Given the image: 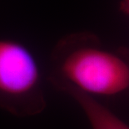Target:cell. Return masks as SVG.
Segmentation results:
<instances>
[{"mask_svg":"<svg viewBox=\"0 0 129 129\" xmlns=\"http://www.w3.org/2000/svg\"><path fill=\"white\" fill-rule=\"evenodd\" d=\"M60 91L72 97L82 108L92 129H129V125L95 97L70 87H64Z\"/></svg>","mask_w":129,"mask_h":129,"instance_id":"3","label":"cell"},{"mask_svg":"<svg viewBox=\"0 0 129 129\" xmlns=\"http://www.w3.org/2000/svg\"><path fill=\"white\" fill-rule=\"evenodd\" d=\"M42 72L33 52L19 41L0 39V109L18 117L46 109Z\"/></svg>","mask_w":129,"mask_h":129,"instance_id":"2","label":"cell"},{"mask_svg":"<svg viewBox=\"0 0 129 129\" xmlns=\"http://www.w3.org/2000/svg\"><path fill=\"white\" fill-rule=\"evenodd\" d=\"M48 81L58 90L70 87L93 97H112L129 87V66L103 48L96 35L76 33L54 46Z\"/></svg>","mask_w":129,"mask_h":129,"instance_id":"1","label":"cell"},{"mask_svg":"<svg viewBox=\"0 0 129 129\" xmlns=\"http://www.w3.org/2000/svg\"><path fill=\"white\" fill-rule=\"evenodd\" d=\"M120 9L126 14L129 15V0H122L121 1Z\"/></svg>","mask_w":129,"mask_h":129,"instance_id":"4","label":"cell"}]
</instances>
